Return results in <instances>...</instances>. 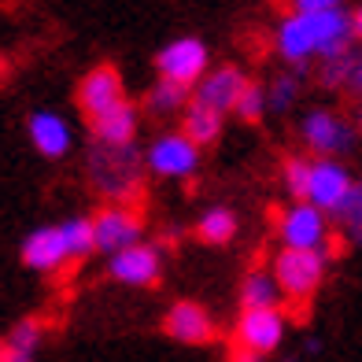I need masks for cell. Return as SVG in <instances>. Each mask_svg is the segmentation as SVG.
<instances>
[{
	"instance_id": "cell-1",
	"label": "cell",
	"mask_w": 362,
	"mask_h": 362,
	"mask_svg": "<svg viewBox=\"0 0 362 362\" xmlns=\"http://www.w3.org/2000/svg\"><path fill=\"white\" fill-rule=\"evenodd\" d=\"M141 167H144V152H137V144H100V141L89 144V159H86L89 181L111 204H129V196L141 200V189H144Z\"/></svg>"
},
{
	"instance_id": "cell-2",
	"label": "cell",
	"mask_w": 362,
	"mask_h": 362,
	"mask_svg": "<svg viewBox=\"0 0 362 362\" xmlns=\"http://www.w3.org/2000/svg\"><path fill=\"white\" fill-rule=\"evenodd\" d=\"M329 255H333L329 248H315V252H307V248H281L274 255L270 270L277 277V285H281L285 300H292L296 307L310 303V296H315L322 288V281H325Z\"/></svg>"
},
{
	"instance_id": "cell-3",
	"label": "cell",
	"mask_w": 362,
	"mask_h": 362,
	"mask_svg": "<svg viewBox=\"0 0 362 362\" xmlns=\"http://www.w3.org/2000/svg\"><path fill=\"white\" fill-rule=\"evenodd\" d=\"M300 137L307 144V152H315L318 159H340L355 148L358 126L355 119H344V115L329 107H315L300 119Z\"/></svg>"
},
{
	"instance_id": "cell-4",
	"label": "cell",
	"mask_w": 362,
	"mask_h": 362,
	"mask_svg": "<svg viewBox=\"0 0 362 362\" xmlns=\"http://www.w3.org/2000/svg\"><path fill=\"white\" fill-rule=\"evenodd\" d=\"M156 71H159V78L177 81L185 89H196L211 74V52L200 37H174L156 52Z\"/></svg>"
},
{
	"instance_id": "cell-5",
	"label": "cell",
	"mask_w": 362,
	"mask_h": 362,
	"mask_svg": "<svg viewBox=\"0 0 362 362\" xmlns=\"http://www.w3.org/2000/svg\"><path fill=\"white\" fill-rule=\"evenodd\" d=\"M74 100H78V111L86 115V122H100L107 119L111 111H119L126 100V86H122V74L111 67V63H100V67H93L86 78L78 81V93H74Z\"/></svg>"
},
{
	"instance_id": "cell-6",
	"label": "cell",
	"mask_w": 362,
	"mask_h": 362,
	"mask_svg": "<svg viewBox=\"0 0 362 362\" xmlns=\"http://www.w3.org/2000/svg\"><path fill=\"white\" fill-rule=\"evenodd\" d=\"M93 229H96V252H104L107 259L126 252V248L144 244L141 211L129 207V204H104L93 215Z\"/></svg>"
},
{
	"instance_id": "cell-7",
	"label": "cell",
	"mask_w": 362,
	"mask_h": 362,
	"mask_svg": "<svg viewBox=\"0 0 362 362\" xmlns=\"http://www.w3.org/2000/svg\"><path fill=\"white\" fill-rule=\"evenodd\" d=\"M288 333V315L281 307H267V310H240L237 325H233V348L255 351V355H274L285 344Z\"/></svg>"
},
{
	"instance_id": "cell-8",
	"label": "cell",
	"mask_w": 362,
	"mask_h": 362,
	"mask_svg": "<svg viewBox=\"0 0 362 362\" xmlns=\"http://www.w3.org/2000/svg\"><path fill=\"white\" fill-rule=\"evenodd\" d=\"M204 148L192 144L185 134H159L152 144L144 148V167L156 177H170V181H185L200 170Z\"/></svg>"
},
{
	"instance_id": "cell-9",
	"label": "cell",
	"mask_w": 362,
	"mask_h": 362,
	"mask_svg": "<svg viewBox=\"0 0 362 362\" xmlns=\"http://www.w3.org/2000/svg\"><path fill=\"white\" fill-rule=\"evenodd\" d=\"M277 237H281V248H325L329 244V215L318 211L315 204H288L281 215H277Z\"/></svg>"
},
{
	"instance_id": "cell-10",
	"label": "cell",
	"mask_w": 362,
	"mask_h": 362,
	"mask_svg": "<svg viewBox=\"0 0 362 362\" xmlns=\"http://www.w3.org/2000/svg\"><path fill=\"white\" fill-rule=\"evenodd\" d=\"M163 329L174 344H189V348H204V344L218 340V325L211 318V310L196 300H177L170 303L167 318H163Z\"/></svg>"
},
{
	"instance_id": "cell-11",
	"label": "cell",
	"mask_w": 362,
	"mask_h": 362,
	"mask_svg": "<svg viewBox=\"0 0 362 362\" xmlns=\"http://www.w3.org/2000/svg\"><path fill=\"white\" fill-rule=\"evenodd\" d=\"M19 259L26 270L34 274H56L63 270L71 259V248H67V237H63V226H41V229H30L19 244Z\"/></svg>"
},
{
	"instance_id": "cell-12",
	"label": "cell",
	"mask_w": 362,
	"mask_h": 362,
	"mask_svg": "<svg viewBox=\"0 0 362 362\" xmlns=\"http://www.w3.org/2000/svg\"><path fill=\"white\" fill-rule=\"evenodd\" d=\"M351 189H355V177L340 159H315V167H310L307 204H315L318 211H325V215L333 218L340 211V204L351 196Z\"/></svg>"
},
{
	"instance_id": "cell-13",
	"label": "cell",
	"mask_w": 362,
	"mask_h": 362,
	"mask_svg": "<svg viewBox=\"0 0 362 362\" xmlns=\"http://www.w3.org/2000/svg\"><path fill=\"white\" fill-rule=\"evenodd\" d=\"M274 48H277V56H281L288 67L307 71V63L318 59V37H315V23H310V15L288 11L285 19L277 23Z\"/></svg>"
},
{
	"instance_id": "cell-14",
	"label": "cell",
	"mask_w": 362,
	"mask_h": 362,
	"mask_svg": "<svg viewBox=\"0 0 362 362\" xmlns=\"http://www.w3.org/2000/svg\"><path fill=\"white\" fill-rule=\"evenodd\" d=\"M107 274H111V281L129 285V288H156L159 277H163V259L152 244H137V248H126L119 255H111Z\"/></svg>"
},
{
	"instance_id": "cell-15",
	"label": "cell",
	"mask_w": 362,
	"mask_h": 362,
	"mask_svg": "<svg viewBox=\"0 0 362 362\" xmlns=\"http://www.w3.org/2000/svg\"><path fill=\"white\" fill-rule=\"evenodd\" d=\"M244 89H248V78H244V71L233 67V63H226V67H215V71L200 81V86L192 89V100H200V104H207V107L229 115V111H237Z\"/></svg>"
},
{
	"instance_id": "cell-16",
	"label": "cell",
	"mask_w": 362,
	"mask_h": 362,
	"mask_svg": "<svg viewBox=\"0 0 362 362\" xmlns=\"http://www.w3.org/2000/svg\"><path fill=\"white\" fill-rule=\"evenodd\" d=\"M26 134H30V144L34 152H41L45 159H63L74 144V134H71V122L56 111H34L26 119Z\"/></svg>"
},
{
	"instance_id": "cell-17",
	"label": "cell",
	"mask_w": 362,
	"mask_h": 362,
	"mask_svg": "<svg viewBox=\"0 0 362 362\" xmlns=\"http://www.w3.org/2000/svg\"><path fill=\"white\" fill-rule=\"evenodd\" d=\"M281 285H277L274 270H248L240 277L237 288V307L240 310H267V307H281Z\"/></svg>"
},
{
	"instance_id": "cell-18",
	"label": "cell",
	"mask_w": 362,
	"mask_h": 362,
	"mask_svg": "<svg viewBox=\"0 0 362 362\" xmlns=\"http://www.w3.org/2000/svg\"><path fill=\"white\" fill-rule=\"evenodd\" d=\"M222 129H226V115L200 104V100H192L185 111H181V134H185L192 144H200V148L218 144Z\"/></svg>"
},
{
	"instance_id": "cell-19",
	"label": "cell",
	"mask_w": 362,
	"mask_h": 362,
	"mask_svg": "<svg viewBox=\"0 0 362 362\" xmlns=\"http://www.w3.org/2000/svg\"><path fill=\"white\" fill-rule=\"evenodd\" d=\"M41 333H45L41 318H19L0 344V362H34L41 348Z\"/></svg>"
},
{
	"instance_id": "cell-20",
	"label": "cell",
	"mask_w": 362,
	"mask_h": 362,
	"mask_svg": "<svg viewBox=\"0 0 362 362\" xmlns=\"http://www.w3.org/2000/svg\"><path fill=\"white\" fill-rule=\"evenodd\" d=\"M137 122H141V115L134 107V100L122 104L119 111H111L107 119L100 122H93V141H100V144H134L137 137Z\"/></svg>"
},
{
	"instance_id": "cell-21",
	"label": "cell",
	"mask_w": 362,
	"mask_h": 362,
	"mask_svg": "<svg viewBox=\"0 0 362 362\" xmlns=\"http://www.w3.org/2000/svg\"><path fill=\"white\" fill-rule=\"evenodd\" d=\"M196 240H204L207 248H226L229 240L237 237V215L229 207H207L200 218H196Z\"/></svg>"
},
{
	"instance_id": "cell-22",
	"label": "cell",
	"mask_w": 362,
	"mask_h": 362,
	"mask_svg": "<svg viewBox=\"0 0 362 362\" xmlns=\"http://www.w3.org/2000/svg\"><path fill=\"white\" fill-rule=\"evenodd\" d=\"M189 93L185 86H177V81H167V78H159L152 89L144 93V111L148 115H159V119H167V115H177V111H185L192 100H189Z\"/></svg>"
},
{
	"instance_id": "cell-23",
	"label": "cell",
	"mask_w": 362,
	"mask_h": 362,
	"mask_svg": "<svg viewBox=\"0 0 362 362\" xmlns=\"http://www.w3.org/2000/svg\"><path fill=\"white\" fill-rule=\"evenodd\" d=\"M358 63H362V56H355V48H351V52H344V56L322 59V63H318V86H322V89H344V86H355Z\"/></svg>"
},
{
	"instance_id": "cell-24",
	"label": "cell",
	"mask_w": 362,
	"mask_h": 362,
	"mask_svg": "<svg viewBox=\"0 0 362 362\" xmlns=\"http://www.w3.org/2000/svg\"><path fill=\"white\" fill-rule=\"evenodd\" d=\"M310 167H315V159H307V156H285L281 163V185L285 192L292 196V204H300L307 200V189H310Z\"/></svg>"
},
{
	"instance_id": "cell-25",
	"label": "cell",
	"mask_w": 362,
	"mask_h": 362,
	"mask_svg": "<svg viewBox=\"0 0 362 362\" xmlns=\"http://www.w3.org/2000/svg\"><path fill=\"white\" fill-rule=\"evenodd\" d=\"M59 226H63V237H67V248H71V259H74V262L96 252V229H93V218L74 215V218H63Z\"/></svg>"
},
{
	"instance_id": "cell-26",
	"label": "cell",
	"mask_w": 362,
	"mask_h": 362,
	"mask_svg": "<svg viewBox=\"0 0 362 362\" xmlns=\"http://www.w3.org/2000/svg\"><path fill=\"white\" fill-rule=\"evenodd\" d=\"M267 93H270V111H277V115L292 111L296 100H300V74H277Z\"/></svg>"
},
{
	"instance_id": "cell-27",
	"label": "cell",
	"mask_w": 362,
	"mask_h": 362,
	"mask_svg": "<svg viewBox=\"0 0 362 362\" xmlns=\"http://www.w3.org/2000/svg\"><path fill=\"white\" fill-rule=\"evenodd\" d=\"M270 111V93L259 86V81H248V89H244L240 104H237V119L240 122H262V115Z\"/></svg>"
},
{
	"instance_id": "cell-28",
	"label": "cell",
	"mask_w": 362,
	"mask_h": 362,
	"mask_svg": "<svg viewBox=\"0 0 362 362\" xmlns=\"http://www.w3.org/2000/svg\"><path fill=\"white\" fill-rule=\"evenodd\" d=\"M333 222L344 229V226H355V222H362V177L355 181V189H351V196L340 204V211L333 215Z\"/></svg>"
},
{
	"instance_id": "cell-29",
	"label": "cell",
	"mask_w": 362,
	"mask_h": 362,
	"mask_svg": "<svg viewBox=\"0 0 362 362\" xmlns=\"http://www.w3.org/2000/svg\"><path fill=\"white\" fill-rule=\"evenodd\" d=\"M288 8L296 15H318V11H337L344 8V0H288Z\"/></svg>"
},
{
	"instance_id": "cell-30",
	"label": "cell",
	"mask_w": 362,
	"mask_h": 362,
	"mask_svg": "<svg viewBox=\"0 0 362 362\" xmlns=\"http://www.w3.org/2000/svg\"><path fill=\"white\" fill-rule=\"evenodd\" d=\"M344 240L355 244V248H362V222H355V226H344Z\"/></svg>"
},
{
	"instance_id": "cell-31",
	"label": "cell",
	"mask_w": 362,
	"mask_h": 362,
	"mask_svg": "<svg viewBox=\"0 0 362 362\" xmlns=\"http://www.w3.org/2000/svg\"><path fill=\"white\" fill-rule=\"evenodd\" d=\"M229 362H262V355H255V351H244V348H233Z\"/></svg>"
},
{
	"instance_id": "cell-32",
	"label": "cell",
	"mask_w": 362,
	"mask_h": 362,
	"mask_svg": "<svg viewBox=\"0 0 362 362\" xmlns=\"http://www.w3.org/2000/svg\"><path fill=\"white\" fill-rule=\"evenodd\" d=\"M355 41L362 45V8L355 11Z\"/></svg>"
},
{
	"instance_id": "cell-33",
	"label": "cell",
	"mask_w": 362,
	"mask_h": 362,
	"mask_svg": "<svg viewBox=\"0 0 362 362\" xmlns=\"http://www.w3.org/2000/svg\"><path fill=\"white\" fill-rule=\"evenodd\" d=\"M355 93H358V100H362V63H358V74H355V86H351Z\"/></svg>"
},
{
	"instance_id": "cell-34",
	"label": "cell",
	"mask_w": 362,
	"mask_h": 362,
	"mask_svg": "<svg viewBox=\"0 0 362 362\" xmlns=\"http://www.w3.org/2000/svg\"><path fill=\"white\" fill-rule=\"evenodd\" d=\"M355 126H358V134H362V100H358V107H355Z\"/></svg>"
},
{
	"instance_id": "cell-35",
	"label": "cell",
	"mask_w": 362,
	"mask_h": 362,
	"mask_svg": "<svg viewBox=\"0 0 362 362\" xmlns=\"http://www.w3.org/2000/svg\"><path fill=\"white\" fill-rule=\"evenodd\" d=\"M285 362H300V355H288V358H285Z\"/></svg>"
}]
</instances>
